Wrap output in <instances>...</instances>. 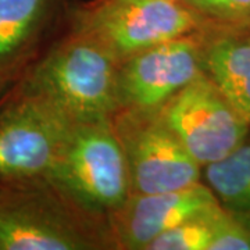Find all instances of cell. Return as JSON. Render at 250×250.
I'll list each match as a JSON object with an SVG mask.
<instances>
[{
    "label": "cell",
    "mask_w": 250,
    "mask_h": 250,
    "mask_svg": "<svg viewBox=\"0 0 250 250\" xmlns=\"http://www.w3.org/2000/svg\"><path fill=\"white\" fill-rule=\"evenodd\" d=\"M111 121L124 150L131 193L178 190L200 182L202 166L159 110L120 108Z\"/></svg>",
    "instance_id": "5b68a950"
},
{
    "label": "cell",
    "mask_w": 250,
    "mask_h": 250,
    "mask_svg": "<svg viewBox=\"0 0 250 250\" xmlns=\"http://www.w3.org/2000/svg\"><path fill=\"white\" fill-rule=\"evenodd\" d=\"M249 34H250V32H249Z\"/></svg>",
    "instance_id": "2e32d148"
},
{
    "label": "cell",
    "mask_w": 250,
    "mask_h": 250,
    "mask_svg": "<svg viewBox=\"0 0 250 250\" xmlns=\"http://www.w3.org/2000/svg\"><path fill=\"white\" fill-rule=\"evenodd\" d=\"M203 177L224 208L250 213V135L228 156L203 167Z\"/></svg>",
    "instance_id": "7c38bea8"
},
{
    "label": "cell",
    "mask_w": 250,
    "mask_h": 250,
    "mask_svg": "<svg viewBox=\"0 0 250 250\" xmlns=\"http://www.w3.org/2000/svg\"><path fill=\"white\" fill-rule=\"evenodd\" d=\"M75 124L50 102L25 89L0 113V181L49 178Z\"/></svg>",
    "instance_id": "8992f818"
},
{
    "label": "cell",
    "mask_w": 250,
    "mask_h": 250,
    "mask_svg": "<svg viewBox=\"0 0 250 250\" xmlns=\"http://www.w3.org/2000/svg\"><path fill=\"white\" fill-rule=\"evenodd\" d=\"M210 250H250V213L218 208Z\"/></svg>",
    "instance_id": "9a60e30c"
},
{
    "label": "cell",
    "mask_w": 250,
    "mask_h": 250,
    "mask_svg": "<svg viewBox=\"0 0 250 250\" xmlns=\"http://www.w3.org/2000/svg\"><path fill=\"white\" fill-rule=\"evenodd\" d=\"M202 168L221 160L250 135V124L207 74L190 82L159 110Z\"/></svg>",
    "instance_id": "52a82bcc"
},
{
    "label": "cell",
    "mask_w": 250,
    "mask_h": 250,
    "mask_svg": "<svg viewBox=\"0 0 250 250\" xmlns=\"http://www.w3.org/2000/svg\"><path fill=\"white\" fill-rule=\"evenodd\" d=\"M205 71L250 124V34L208 31Z\"/></svg>",
    "instance_id": "30bf717a"
},
{
    "label": "cell",
    "mask_w": 250,
    "mask_h": 250,
    "mask_svg": "<svg viewBox=\"0 0 250 250\" xmlns=\"http://www.w3.org/2000/svg\"><path fill=\"white\" fill-rule=\"evenodd\" d=\"M47 181L107 224L108 215L131 195L128 166L111 118L74 125Z\"/></svg>",
    "instance_id": "7a4b0ae2"
},
{
    "label": "cell",
    "mask_w": 250,
    "mask_h": 250,
    "mask_svg": "<svg viewBox=\"0 0 250 250\" xmlns=\"http://www.w3.org/2000/svg\"><path fill=\"white\" fill-rule=\"evenodd\" d=\"M120 60L92 36L72 31L53 47L28 81V90L46 99L74 123L113 118L120 110Z\"/></svg>",
    "instance_id": "6da1fadb"
},
{
    "label": "cell",
    "mask_w": 250,
    "mask_h": 250,
    "mask_svg": "<svg viewBox=\"0 0 250 250\" xmlns=\"http://www.w3.org/2000/svg\"><path fill=\"white\" fill-rule=\"evenodd\" d=\"M211 31L250 32V0H182Z\"/></svg>",
    "instance_id": "5bb4252c"
},
{
    "label": "cell",
    "mask_w": 250,
    "mask_h": 250,
    "mask_svg": "<svg viewBox=\"0 0 250 250\" xmlns=\"http://www.w3.org/2000/svg\"><path fill=\"white\" fill-rule=\"evenodd\" d=\"M71 16L72 31L92 36L120 62L208 29L182 0H90L74 7Z\"/></svg>",
    "instance_id": "3957f363"
},
{
    "label": "cell",
    "mask_w": 250,
    "mask_h": 250,
    "mask_svg": "<svg viewBox=\"0 0 250 250\" xmlns=\"http://www.w3.org/2000/svg\"><path fill=\"white\" fill-rule=\"evenodd\" d=\"M64 0H0V71L34 46Z\"/></svg>",
    "instance_id": "8fae6325"
},
{
    "label": "cell",
    "mask_w": 250,
    "mask_h": 250,
    "mask_svg": "<svg viewBox=\"0 0 250 250\" xmlns=\"http://www.w3.org/2000/svg\"><path fill=\"white\" fill-rule=\"evenodd\" d=\"M220 207L221 205L175 225L157 236L146 250H210L214 236V217Z\"/></svg>",
    "instance_id": "4fadbf2b"
},
{
    "label": "cell",
    "mask_w": 250,
    "mask_h": 250,
    "mask_svg": "<svg viewBox=\"0 0 250 250\" xmlns=\"http://www.w3.org/2000/svg\"><path fill=\"white\" fill-rule=\"evenodd\" d=\"M217 206L220 202L202 181L178 190L131 193L124 205L107 217L111 248L146 250L161 233Z\"/></svg>",
    "instance_id": "9c48e42d"
},
{
    "label": "cell",
    "mask_w": 250,
    "mask_h": 250,
    "mask_svg": "<svg viewBox=\"0 0 250 250\" xmlns=\"http://www.w3.org/2000/svg\"><path fill=\"white\" fill-rule=\"evenodd\" d=\"M208 31L163 42L120 62V108L160 110L179 90L205 75Z\"/></svg>",
    "instance_id": "ba28073f"
},
{
    "label": "cell",
    "mask_w": 250,
    "mask_h": 250,
    "mask_svg": "<svg viewBox=\"0 0 250 250\" xmlns=\"http://www.w3.org/2000/svg\"><path fill=\"white\" fill-rule=\"evenodd\" d=\"M49 181L46 193L0 196V250L111 248L107 229Z\"/></svg>",
    "instance_id": "277c9868"
}]
</instances>
